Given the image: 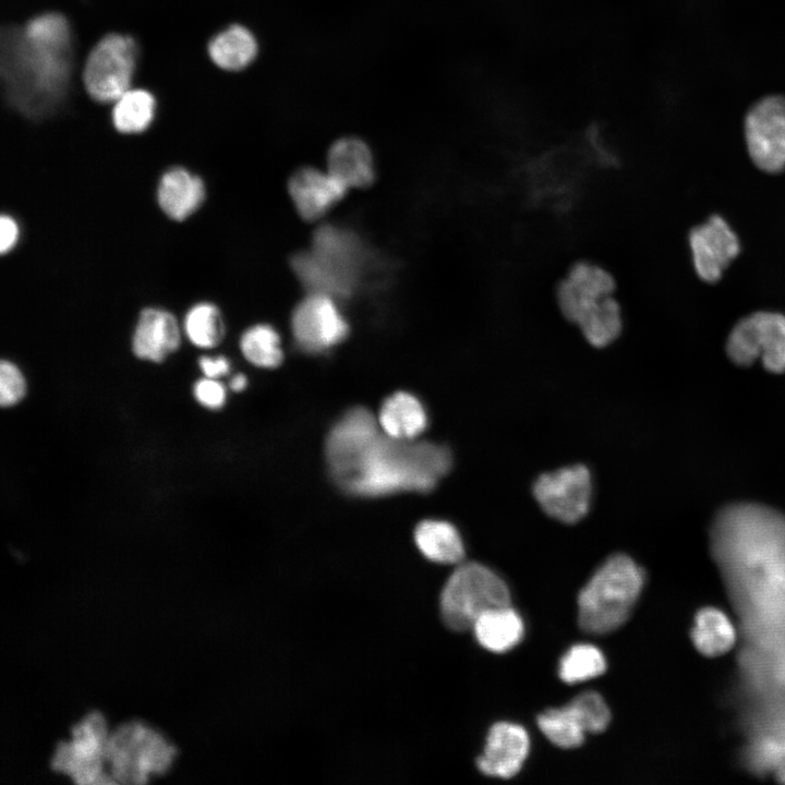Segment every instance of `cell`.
<instances>
[{
  "label": "cell",
  "mask_w": 785,
  "mask_h": 785,
  "mask_svg": "<svg viewBox=\"0 0 785 785\" xmlns=\"http://www.w3.org/2000/svg\"><path fill=\"white\" fill-rule=\"evenodd\" d=\"M378 428L367 409L355 408L330 431L327 462L343 490L361 496L428 492L450 470L452 458L446 446L398 440Z\"/></svg>",
  "instance_id": "6da1fadb"
},
{
  "label": "cell",
  "mask_w": 785,
  "mask_h": 785,
  "mask_svg": "<svg viewBox=\"0 0 785 785\" xmlns=\"http://www.w3.org/2000/svg\"><path fill=\"white\" fill-rule=\"evenodd\" d=\"M71 39H48L22 31L9 34L3 52L8 83L27 111L59 99L71 69Z\"/></svg>",
  "instance_id": "7a4b0ae2"
},
{
  "label": "cell",
  "mask_w": 785,
  "mask_h": 785,
  "mask_svg": "<svg viewBox=\"0 0 785 785\" xmlns=\"http://www.w3.org/2000/svg\"><path fill=\"white\" fill-rule=\"evenodd\" d=\"M644 573L625 554L609 556L578 595V624L590 635H606L623 626L640 596Z\"/></svg>",
  "instance_id": "3957f363"
},
{
  "label": "cell",
  "mask_w": 785,
  "mask_h": 785,
  "mask_svg": "<svg viewBox=\"0 0 785 785\" xmlns=\"http://www.w3.org/2000/svg\"><path fill=\"white\" fill-rule=\"evenodd\" d=\"M510 605L507 584L488 567L460 564L446 581L439 599L440 616L455 631L472 629L486 612Z\"/></svg>",
  "instance_id": "277c9868"
},
{
  "label": "cell",
  "mask_w": 785,
  "mask_h": 785,
  "mask_svg": "<svg viewBox=\"0 0 785 785\" xmlns=\"http://www.w3.org/2000/svg\"><path fill=\"white\" fill-rule=\"evenodd\" d=\"M728 358L737 365L749 366L761 359L771 373L785 372V315L757 311L739 319L728 334Z\"/></svg>",
  "instance_id": "5b68a950"
},
{
  "label": "cell",
  "mask_w": 785,
  "mask_h": 785,
  "mask_svg": "<svg viewBox=\"0 0 785 785\" xmlns=\"http://www.w3.org/2000/svg\"><path fill=\"white\" fill-rule=\"evenodd\" d=\"M136 53L132 37L117 33L104 36L89 51L83 68L82 80L90 98L112 102L130 89Z\"/></svg>",
  "instance_id": "8992f818"
},
{
  "label": "cell",
  "mask_w": 785,
  "mask_h": 785,
  "mask_svg": "<svg viewBox=\"0 0 785 785\" xmlns=\"http://www.w3.org/2000/svg\"><path fill=\"white\" fill-rule=\"evenodd\" d=\"M355 244L351 238L331 227L319 229L311 253L292 261L294 270L316 293L346 292L351 279Z\"/></svg>",
  "instance_id": "52a82bcc"
},
{
  "label": "cell",
  "mask_w": 785,
  "mask_h": 785,
  "mask_svg": "<svg viewBox=\"0 0 785 785\" xmlns=\"http://www.w3.org/2000/svg\"><path fill=\"white\" fill-rule=\"evenodd\" d=\"M744 135L753 165L766 173L785 170V96L754 102L744 120Z\"/></svg>",
  "instance_id": "ba28073f"
},
{
  "label": "cell",
  "mask_w": 785,
  "mask_h": 785,
  "mask_svg": "<svg viewBox=\"0 0 785 785\" xmlns=\"http://www.w3.org/2000/svg\"><path fill=\"white\" fill-rule=\"evenodd\" d=\"M533 495L546 515L564 523H576L591 506V473L583 464L543 473L533 484Z\"/></svg>",
  "instance_id": "9c48e42d"
},
{
  "label": "cell",
  "mask_w": 785,
  "mask_h": 785,
  "mask_svg": "<svg viewBox=\"0 0 785 785\" xmlns=\"http://www.w3.org/2000/svg\"><path fill=\"white\" fill-rule=\"evenodd\" d=\"M612 271L590 259L573 262L555 287L554 298L561 316L577 326L606 297L616 294Z\"/></svg>",
  "instance_id": "30bf717a"
},
{
  "label": "cell",
  "mask_w": 785,
  "mask_h": 785,
  "mask_svg": "<svg viewBox=\"0 0 785 785\" xmlns=\"http://www.w3.org/2000/svg\"><path fill=\"white\" fill-rule=\"evenodd\" d=\"M688 240L696 274L708 283L718 281L740 253L738 235L726 219L716 214L693 227Z\"/></svg>",
  "instance_id": "8fae6325"
},
{
  "label": "cell",
  "mask_w": 785,
  "mask_h": 785,
  "mask_svg": "<svg viewBox=\"0 0 785 785\" xmlns=\"http://www.w3.org/2000/svg\"><path fill=\"white\" fill-rule=\"evenodd\" d=\"M291 326L298 345L312 352L337 345L348 333L346 321L324 293L304 299L293 312Z\"/></svg>",
  "instance_id": "7c38bea8"
},
{
  "label": "cell",
  "mask_w": 785,
  "mask_h": 785,
  "mask_svg": "<svg viewBox=\"0 0 785 785\" xmlns=\"http://www.w3.org/2000/svg\"><path fill=\"white\" fill-rule=\"evenodd\" d=\"M529 748V736L523 727L496 723L487 734L484 752L476 759V765L487 776L509 778L522 768Z\"/></svg>",
  "instance_id": "4fadbf2b"
},
{
  "label": "cell",
  "mask_w": 785,
  "mask_h": 785,
  "mask_svg": "<svg viewBox=\"0 0 785 785\" xmlns=\"http://www.w3.org/2000/svg\"><path fill=\"white\" fill-rule=\"evenodd\" d=\"M180 343L181 328L172 313L159 307H146L140 313L132 336V351L137 359L161 363Z\"/></svg>",
  "instance_id": "5bb4252c"
},
{
  "label": "cell",
  "mask_w": 785,
  "mask_h": 785,
  "mask_svg": "<svg viewBox=\"0 0 785 785\" xmlns=\"http://www.w3.org/2000/svg\"><path fill=\"white\" fill-rule=\"evenodd\" d=\"M289 194L298 213L306 220H315L340 201L348 188L329 172L313 168L297 171L289 180Z\"/></svg>",
  "instance_id": "9a60e30c"
},
{
  "label": "cell",
  "mask_w": 785,
  "mask_h": 785,
  "mask_svg": "<svg viewBox=\"0 0 785 785\" xmlns=\"http://www.w3.org/2000/svg\"><path fill=\"white\" fill-rule=\"evenodd\" d=\"M205 198L202 179L184 168L173 167L160 178L157 202L170 219L183 221L193 215Z\"/></svg>",
  "instance_id": "2e32d148"
},
{
  "label": "cell",
  "mask_w": 785,
  "mask_h": 785,
  "mask_svg": "<svg viewBox=\"0 0 785 785\" xmlns=\"http://www.w3.org/2000/svg\"><path fill=\"white\" fill-rule=\"evenodd\" d=\"M327 169L347 188H364L374 179L372 153L358 137H342L330 146Z\"/></svg>",
  "instance_id": "e0dca14e"
},
{
  "label": "cell",
  "mask_w": 785,
  "mask_h": 785,
  "mask_svg": "<svg viewBox=\"0 0 785 785\" xmlns=\"http://www.w3.org/2000/svg\"><path fill=\"white\" fill-rule=\"evenodd\" d=\"M259 45L254 33L244 25L231 24L214 35L207 53L219 69L238 72L249 68L257 58Z\"/></svg>",
  "instance_id": "ac0fdd59"
},
{
  "label": "cell",
  "mask_w": 785,
  "mask_h": 785,
  "mask_svg": "<svg viewBox=\"0 0 785 785\" xmlns=\"http://www.w3.org/2000/svg\"><path fill=\"white\" fill-rule=\"evenodd\" d=\"M383 433L398 440H413L427 425V415L418 398L404 391L388 397L378 413Z\"/></svg>",
  "instance_id": "d6986e66"
},
{
  "label": "cell",
  "mask_w": 785,
  "mask_h": 785,
  "mask_svg": "<svg viewBox=\"0 0 785 785\" xmlns=\"http://www.w3.org/2000/svg\"><path fill=\"white\" fill-rule=\"evenodd\" d=\"M690 639L700 654L706 657H716L727 653L734 647L736 631L723 611L705 606L695 615Z\"/></svg>",
  "instance_id": "ffe728a7"
},
{
  "label": "cell",
  "mask_w": 785,
  "mask_h": 785,
  "mask_svg": "<svg viewBox=\"0 0 785 785\" xmlns=\"http://www.w3.org/2000/svg\"><path fill=\"white\" fill-rule=\"evenodd\" d=\"M479 643L495 653L506 652L522 639L524 626L511 606H503L483 614L472 627Z\"/></svg>",
  "instance_id": "44dd1931"
},
{
  "label": "cell",
  "mask_w": 785,
  "mask_h": 785,
  "mask_svg": "<svg viewBox=\"0 0 785 785\" xmlns=\"http://www.w3.org/2000/svg\"><path fill=\"white\" fill-rule=\"evenodd\" d=\"M414 542L430 560L439 564H460L464 546L459 531L444 520L421 521L414 530Z\"/></svg>",
  "instance_id": "7402d4cb"
},
{
  "label": "cell",
  "mask_w": 785,
  "mask_h": 785,
  "mask_svg": "<svg viewBox=\"0 0 785 785\" xmlns=\"http://www.w3.org/2000/svg\"><path fill=\"white\" fill-rule=\"evenodd\" d=\"M623 326V309L616 294L606 297L577 325L583 338L595 348L607 347L617 340Z\"/></svg>",
  "instance_id": "603a6c76"
},
{
  "label": "cell",
  "mask_w": 785,
  "mask_h": 785,
  "mask_svg": "<svg viewBox=\"0 0 785 785\" xmlns=\"http://www.w3.org/2000/svg\"><path fill=\"white\" fill-rule=\"evenodd\" d=\"M155 111L156 100L152 93L142 88H130L114 101L112 123L120 133H141L150 125Z\"/></svg>",
  "instance_id": "cb8c5ba5"
},
{
  "label": "cell",
  "mask_w": 785,
  "mask_h": 785,
  "mask_svg": "<svg viewBox=\"0 0 785 785\" xmlns=\"http://www.w3.org/2000/svg\"><path fill=\"white\" fill-rule=\"evenodd\" d=\"M183 329L189 341L203 349L218 346L226 331L220 311L209 302H200L186 312Z\"/></svg>",
  "instance_id": "d4e9b609"
},
{
  "label": "cell",
  "mask_w": 785,
  "mask_h": 785,
  "mask_svg": "<svg viewBox=\"0 0 785 785\" xmlns=\"http://www.w3.org/2000/svg\"><path fill=\"white\" fill-rule=\"evenodd\" d=\"M538 726L551 742L564 749L581 746L587 734L567 704L541 713L538 716Z\"/></svg>",
  "instance_id": "484cf974"
},
{
  "label": "cell",
  "mask_w": 785,
  "mask_h": 785,
  "mask_svg": "<svg viewBox=\"0 0 785 785\" xmlns=\"http://www.w3.org/2000/svg\"><path fill=\"white\" fill-rule=\"evenodd\" d=\"M606 669L603 653L592 644H576L561 657L559 677L567 684L595 678Z\"/></svg>",
  "instance_id": "4316f807"
},
{
  "label": "cell",
  "mask_w": 785,
  "mask_h": 785,
  "mask_svg": "<svg viewBox=\"0 0 785 785\" xmlns=\"http://www.w3.org/2000/svg\"><path fill=\"white\" fill-rule=\"evenodd\" d=\"M244 358L259 367H275L282 360L280 339L268 325H256L244 331L240 339Z\"/></svg>",
  "instance_id": "83f0119b"
},
{
  "label": "cell",
  "mask_w": 785,
  "mask_h": 785,
  "mask_svg": "<svg viewBox=\"0 0 785 785\" xmlns=\"http://www.w3.org/2000/svg\"><path fill=\"white\" fill-rule=\"evenodd\" d=\"M568 705L579 718L585 733H602L611 722V711L602 696L595 691L580 693Z\"/></svg>",
  "instance_id": "f1b7e54d"
},
{
  "label": "cell",
  "mask_w": 785,
  "mask_h": 785,
  "mask_svg": "<svg viewBox=\"0 0 785 785\" xmlns=\"http://www.w3.org/2000/svg\"><path fill=\"white\" fill-rule=\"evenodd\" d=\"M26 379L20 367L9 360L0 364V404L10 408L23 400L26 395Z\"/></svg>",
  "instance_id": "f546056e"
},
{
  "label": "cell",
  "mask_w": 785,
  "mask_h": 785,
  "mask_svg": "<svg viewBox=\"0 0 785 785\" xmlns=\"http://www.w3.org/2000/svg\"><path fill=\"white\" fill-rule=\"evenodd\" d=\"M193 396L201 406L212 410L220 409L227 398L224 385L216 378L206 376L194 383Z\"/></svg>",
  "instance_id": "4dcf8cb0"
},
{
  "label": "cell",
  "mask_w": 785,
  "mask_h": 785,
  "mask_svg": "<svg viewBox=\"0 0 785 785\" xmlns=\"http://www.w3.org/2000/svg\"><path fill=\"white\" fill-rule=\"evenodd\" d=\"M20 228L16 220L10 215L0 218V251L1 254L10 252L17 243Z\"/></svg>",
  "instance_id": "1f68e13d"
},
{
  "label": "cell",
  "mask_w": 785,
  "mask_h": 785,
  "mask_svg": "<svg viewBox=\"0 0 785 785\" xmlns=\"http://www.w3.org/2000/svg\"><path fill=\"white\" fill-rule=\"evenodd\" d=\"M198 366L202 373L209 378H216L226 375L230 371V363L225 357H201Z\"/></svg>",
  "instance_id": "d6a6232c"
},
{
  "label": "cell",
  "mask_w": 785,
  "mask_h": 785,
  "mask_svg": "<svg viewBox=\"0 0 785 785\" xmlns=\"http://www.w3.org/2000/svg\"><path fill=\"white\" fill-rule=\"evenodd\" d=\"M229 385L233 391H242L247 385V379L244 374H237L231 378Z\"/></svg>",
  "instance_id": "836d02e7"
},
{
  "label": "cell",
  "mask_w": 785,
  "mask_h": 785,
  "mask_svg": "<svg viewBox=\"0 0 785 785\" xmlns=\"http://www.w3.org/2000/svg\"><path fill=\"white\" fill-rule=\"evenodd\" d=\"M777 777L781 782L785 783V761L777 773Z\"/></svg>",
  "instance_id": "e575fe53"
}]
</instances>
